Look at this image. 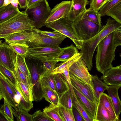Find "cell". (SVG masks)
Listing matches in <instances>:
<instances>
[{"label":"cell","mask_w":121,"mask_h":121,"mask_svg":"<svg viewBox=\"0 0 121 121\" xmlns=\"http://www.w3.org/2000/svg\"><path fill=\"white\" fill-rule=\"evenodd\" d=\"M13 112L17 121H33L32 115L27 110L19 108L17 110L13 109Z\"/></svg>","instance_id":"e575fe53"},{"label":"cell","mask_w":121,"mask_h":121,"mask_svg":"<svg viewBox=\"0 0 121 121\" xmlns=\"http://www.w3.org/2000/svg\"><path fill=\"white\" fill-rule=\"evenodd\" d=\"M33 31L30 32L24 31L14 33L4 38L6 43H24L29 42L32 38Z\"/></svg>","instance_id":"d6986e66"},{"label":"cell","mask_w":121,"mask_h":121,"mask_svg":"<svg viewBox=\"0 0 121 121\" xmlns=\"http://www.w3.org/2000/svg\"><path fill=\"white\" fill-rule=\"evenodd\" d=\"M43 112L54 121H63L59 115L58 105L50 104L43 109Z\"/></svg>","instance_id":"f1b7e54d"},{"label":"cell","mask_w":121,"mask_h":121,"mask_svg":"<svg viewBox=\"0 0 121 121\" xmlns=\"http://www.w3.org/2000/svg\"><path fill=\"white\" fill-rule=\"evenodd\" d=\"M99 101L103 105L113 121H121L117 117L113 105L109 95L103 92L100 95Z\"/></svg>","instance_id":"603a6c76"},{"label":"cell","mask_w":121,"mask_h":121,"mask_svg":"<svg viewBox=\"0 0 121 121\" xmlns=\"http://www.w3.org/2000/svg\"><path fill=\"white\" fill-rule=\"evenodd\" d=\"M4 0H0V8L2 7L3 5Z\"/></svg>","instance_id":"db71d44e"},{"label":"cell","mask_w":121,"mask_h":121,"mask_svg":"<svg viewBox=\"0 0 121 121\" xmlns=\"http://www.w3.org/2000/svg\"><path fill=\"white\" fill-rule=\"evenodd\" d=\"M121 2V0H110L103 5L98 12L101 16L106 15L108 11Z\"/></svg>","instance_id":"ee69618b"},{"label":"cell","mask_w":121,"mask_h":121,"mask_svg":"<svg viewBox=\"0 0 121 121\" xmlns=\"http://www.w3.org/2000/svg\"><path fill=\"white\" fill-rule=\"evenodd\" d=\"M33 31L48 37L56 39H60L63 38L67 37L66 36L63 35L58 31H49L42 30L38 29L34 27Z\"/></svg>","instance_id":"7bdbcfd3"},{"label":"cell","mask_w":121,"mask_h":121,"mask_svg":"<svg viewBox=\"0 0 121 121\" xmlns=\"http://www.w3.org/2000/svg\"><path fill=\"white\" fill-rule=\"evenodd\" d=\"M87 67L85 62L81 57L69 67V72L92 87L91 75L89 73Z\"/></svg>","instance_id":"7c38bea8"},{"label":"cell","mask_w":121,"mask_h":121,"mask_svg":"<svg viewBox=\"0 0 121 121\" xmlns=\"http://www.w3.org/2000/svg\"><path fill=\"white\" fill-rule=\"evenodd\" d=\"M0 121H8L9 120L4 112L0 108Z\"/></svg>","instance_id":"f907efd6"},{"label":"cell","mask_w":121,"mask_h":121,"mask_svg":"<svg viewBox=\"0 0 121 121\" xmlns=\"http://www.w3.org/2000/svg\"><path fill=\"white\" fill-rule=\"evenodd\" d=\"M58 112L63 121H75L72 109L66 108L59 104Z\"/></svg>","instance_id":"836d02e7"},{"label":"cell","mask_w":121,"mask_h":121,"mask_svg":"<svg viewBox=\"0 0 121 121\" xmlns=\"http://www.w3.org/2000/svg\"><path fill=\"white\" fill-rule=\"evenodd\" d=\"M72 5L68 18L73 22L78 18L86 9L87 0H72Z\"/></svg>","instance_id":"2e32d148"},{"label":"cell","mask_w":121,"mask_h":121,"mask_svg":"<svg viewBox=\"0 0 121 121\" xmlns=\"http://www.w3.org/2000/svg\"><path fill=\"white\" fill-rule=\"evenodd\" d=\"M20 9L26 8L27 6V0H18Z\"/></svg>","instance_id":"681fc988"},{"label":"cell","mask_w":121,"mask_h":121,"mask_svg":"<svg viewBox=\"0 0 121 121\" xmlns=\"http://www.w3.org/2000/svg\"><path fill=\"white\" fill-rule=\"evenodd\" d=\"M41 81L42 87L48 86L56 91L53 81V74L49 72H47L42 74Z\"/></svg>","instance_id":"8d00e7d4"},{"label":"cell","mask_w":121,"mask_h":121,"mask_svg":"<svg viewBox=\"0 0 121 121\" xmlns=\"http://www.w3.org/2000/svg\"><path fill=\"white\" fill-rule=\"evenodd\" d=\"M94 121H113L104 107L99 101Z\"/></svg>","instance_id":"83f0119b"},{"label":"cell","mask_w":121,"mask_h":121,"mask_svg":"<svg viewBox=\"0 0 121 121\" xmlns=\"http://www.w3.org/2000/svg\"><path fill=\"white\" fill-rule=\"evenodd\" d=\"M25 58L24 57L17 54V65L21 71L31 81V74L26 63Z\"/></svg>","instance_id":"1f68e13d"},{"label":"cell","mask_w":121,"mask_h":121,"mask_svg":"<svg viewBox=\"0 0 121 121\" xmlns=\"http://www.w3.org/2000/svg\"><path fill=\"white\" fill-rule=\"evenodd\" d=\"M72 109L75 121H85L80 112L73 106Z\"/></svg>","instance_id":"c3c4849f"},{"label":"cell","mask_w":121,"mask_h":121,"mask_svg":"<svg viewBox=\"0 0 121 121\" xmlns=\"http://www.w3.org/2000/svg\"><path fill=\"white\" fill-rule=\"evenodd\" d=\"M34 22L23 11L0 23V38H4L13 33L24 31H32Z\"/></svg>","instance_id":"3957f363"},{"label":"cell","mask_w":121,"mask_h":121,"mask_svg":"<svg viewBox=\"0 0 121 121\" xmlns=\"http://www.w3.org/2000/svg\"><path fill=\"white\" fill-rule=\"evenodd\" d=\"M67 81L69 87V91L71 97L73 106L80 112L85 121H94V119L90 116L85 107L77 98L70 80H67Z\"/></svg>","instance_id":"ac0fdd59"},{"label":"cell","mask_w":121,"mask_h":121,"mask_svg":"<svg viewBox=\"0 0 121 121\" xmlns=\"http://www.w3.org/2000/svg\"><path fill=\"white\" fill-rule=\"evenodd\" d=\"M69 73L71 83L75 86L80 92L89 100L97 103L95 99L94 90L92 86L75 75Z\"/></svg>","instance_id":"5bb4252c"},{"label":"cell","mask_w":121,"mask_h":121,"mask_svg":"<svg viewBox=\"0 0 121 121\" xmlns=\"http://www.w3.org/2000/svg\"><path fill=\"white\" fill-rule=\"evenodd\" d=\"M59 47H33L28 48L27 57L30 58L42 61L52 60L59 55L61 51Z\"/></svg>","instance_id":"ba28073f"},{"label":"cell","mask_w":121,"mask_h":121,"mask_svg":"<svg viewBox=\"0 0 121 121\" xmlns=\"http://www.w3.org/2000/svg\"><path fill=\"white\" fill-rule=\"evenodd\" d=\"M33 121H53V120L47 116L43 111H37L32 115Z\"/></svg>","instance_id":"bcb514c9"},{"label":"cell","mask_w":121,"mask_h":121,"mask_svg":"<svg viewBox=\"0 0 121 121\" xmlns=\"http://www.w3.org/2000/svg\"><path fill=\"white\" fill-rule=\"evenodd\" d=\"M4 99V103L1 105L0 108L4 112L9 121H14L13 111V108L5 98Z\"/></svg>","instance_id":"b9f144b4"},{"label":"cell","mask_w":121,"mask_h":121,"mask_svg":"<svg viewBox=\"0 0 121 121\" xmlns=\"http://www.w3.org/2000/svg\"><path fill=\"white\" fill-rule=\"evenodd\" d=\"M33 37L27 43L33 47H59L60 44L66 38L56 39L32 31Z\"/></svg>","instance_id":"8fae6325"},{"label":"cell","mask_w":121,"mask_h":121,"mask_svg":"<svg viewBox=\"0 0 121 121\" xmlns=\"http://www.w3.org/2000/svg\"><path fill=\"white\" fill-rule=\"evenodd\" d=\"M71 84L77 98L85 107L90 116L94 119V121L97 103L89 100L80 92L75 86L71 83Z\"/></svg>","instance_id":"e0dca14e"},{"label":"cell","mask_w":121,"mask_h":121,"mask_svg":"<svg viewBox=\"0 0 121 121\" xmlns=\"http://www.w3.org/2000/svg\"><path fill=\"white\" fill-rule=\"evenodd\" d=\"M13 0H4L3 4L2 6H7L11 4Z\"/></svg>","instance_id":"f5cc1de1"},{"label":"cell","mask_w":121,"mask_h":121,"mask_svg":"<svg viewBox=\"0 0 121 121\" xmlns=\"http://www.w3.org/2000/svg\"><path fill=\"white\" fill-rule=\"evenodd\" d=\"M106 15L112 17L116 21L121 24V2L108 11Z\"/></svg>","instance_id":"d590c367"},{"label":"cell","mask_w":121,"mask_h":121,"mask_svg":"<svg viewBox=\"0 0 121 121\" xmlns=\"http://www.w3.org/2000/svg\"><path fill=\"white\" fill-rule=\"evenodd\" d=\"M81 16L82 17L102 26L101 18V16L98 12H96L89 8L86 9Z\"/></svg>","instance_id":"4dcf8cb0"},{"label":"cell","mask_w":121,"mask_h":121,"mask_svg":"<svg viewBox=\"0 0 121 121\" xmlns=\"http://www.w3.org/2000/svg\"><path fill=\"white\" fill-rule=\"evenodd\" d=\"M121 85L108 86L107 89L114 108L117 118L119 120L121 112V102L119 96L118 91Z\"/></svg>","instance_id":"ffe728a7"},{"label":"cell","mask_w":121,"mask_h":121,"mask_svg":"<svg viewBox=\"0 0 121 121\" xmlns=\"http://www.w3.org/2000/svg\"><path fill=\"white\" fill-rule=\"evenodd\" d=\"M91 77L94 96L96 101L98 103L100 95L106 90L108 86L102 81L97 75H91Z\"/></svg>","instance_id":"7402d4cb"},{"label":"cell","mask_w":121,"mask_h":121,"mask_svg":"<svg viewBox=\"0 0 121 121\" xmlns=\"http://www.w3.org/2000/svg\"><path fill=\"white\" fill-rule=\"evenodd\" d=\"M107 2V0H91L89 8L96 12H98Z\"/></svg>","instance_id":"7dc6e473"},{"label":"cell","mask_w":121,"mask_h":121,"mask_svg":"<svg viewBox=\"0 0 121 121\" xmlns=\"http://www.w3.org/2000/svg\"><path fill=\"white\" fill-rule=\"evenodd\" d=\"M43 97L51 104L57 105L59 103V97L56 92L48 86L42 87Z\"/></svg>","instance_id":"4316f807"},{"label":"cell","mask_w":121,"mask_h":121,"mask_svg":"<svg viewBox=\"0 0 121 121\" xmlns=\"http://www.w3.org/2000/svg\"><path fill=\"white\" fill-rule=\"evenodd\" d=\"M59 104L66 108L72 109L73 105L69 90L65 92L60 96Z\"/></svg>","instance_id":"74e56055"},{"label":"cell","mask_w":121,"mask_h":121,"mask_svg":"<svg viewBox=\"0 0 121 121\" xmlns=\"http://www.w3.org/2000/svg\"><path fill=\"white\" fill-rule=\"evenodd\" d=\"M100 78L109 86L121 85V65L112 66Z\"/></svg>","instance_id":"9a60e30c"},{"label":"cell","mask_w":121,"mask_h":121,"mask_svg":"<svg viewBox=\"0 0 121 121\" xmlns=\"http://www.w3.org/2000/svg\"><path fill=\"white\" fill-rule=\"evenodd\" d=\"M41 62L42 64V74L47 72H49L54 69L57 62L54 60H45Z\"/></svg>","instance_id":"f6af8a7d"},{"label":"cell","mask_w":121,"mask_h":121,"mask_svg":"<svg viewBox=\"0 0 121 121\" xmlns=\"http://www.w3.org/2000/svg\"><path fill=\"white\" fill-rule=\"evenodd\" d=\"M3 98V97L0 90V101Z\"/></svg>","instance_id":"11a10c76"},{"label":"cell","mask_w":121,"mask_h":121,"mask_svg":"<svg viewBox=\"0 0 121 121\" xmlns=\"http://www.w3.org/2000/svg\"><path fill=\"white\" fill-rule=\"evenodd\" d=\"M42 0H27L26 8L29 7L31 5Z\"/></svg>","instance_id":"816d5d0a"},{"label":"cell","mask_w":121,"mask_h":121,"mask_svg":"<svg viewBox=\"0 0 121 121\" xmlns=\"http://www.w3.org/2000/svg\"><path fill=\"white\" fill-rule=\"evenodd\" d=\"M51 9L47 0H42L26 8L24 11L34 22L35 27L39 29L45 26Z\"/></svg>","instance_id":"277c9868"},{"label":"cell","mask_w":121,"mask_h":121,"mask_svg":"<svg viewBox=\"0 0 121 121\" xmlns=\"http://www.w3.org/2000/svg\"><path fill=\"white\" fill-rule=\"evenodd\" d=\"M31 61L28 67L31 76L32 94L34 101H40L43 97L41 77L42 72V64Z\"/></svg>","instance_id":"52a82bcc"},{"label":"cell","mask_w":121,"mask_h":121,"mask_svg":"<svg viewBox=\"0 0 121 121\" xmlns=\"http://www.w3.org/2000/svg\"><path fill=\"white\" fill-rule=\"evenodd\" d=\"M1 38H0V44L2 43V40H0Z\"/></svg>","instance_id":"9f6ffc18"},{"label":"cell","mask_w":121,"mask_h":121,"mask_svg":"<svg viewBox=\"0 0 121 121\" xmlns=\"http://www.w3.org/2000/svg\"><path fill=\"white\" fill-rule=\"evenodd\" d=\"M72 5L70 1H62L51 10L45 24L51 22L63 17H68Z\"/></svg>","instance_id":"4fadbf2b"},{"label":"cell","mask_w":121,"mask_h":121,"mask_svg":"<svg viewBox=\"0 0 121 121\" xmlns=\"http://www.w3.org/2000/svg\"><path fill=\"white\" fill-rule=\"evenodd\" d=\"M9 82L12 85L16 92H17L20 96V102L19 104V107L28 111H30L33 107V104L32 102L26 101L19 91L16 86L11 82Z\"/></svg>","instance_id":"f35d334b"},{"label":"cell","mask_w":121,"mask_h":121,"mask_svg":"<svg viewBox=\"0 0 121 121\" xmlns=\"http://www.w3.org/2000/svg\"><path fill=\"white\" fill-rule=\"evenodd\" d=\"M20 11L11 4L0 8V23L16 15Z\"/></svg>","instance_id":"d4e9b609"},{"label":"cell","mask_w":121,"mask_h":121,"mask_svg":"<svg viewBox=\"0 0 121 121\" xmlns=\"http://www.w3.org/2000/svg\"><path fill=\"white\" fill-rule=\"evenodd\" d=\"M121 45V28L111 32L98 44L95 56L96 68L103 75L112 66L117 47Z\"/></svg>","instance_id":"6da1fadb"},{"label":"cell","mask_w":121,"mask_h":121,"mask_svg":"<svg viewBox=\"0 0 121 121\" xmlns=\"http://www.w3.org/2000/svg\"><path fill=\"white\" fill-rule=\"evenodd\" d=\"M53 78L55 90L59 98L62 94L69 90V85L63 73L53 74Z\"/></svg>","instance_id":"44dd1931"},{"label":"cell","mask_w":121,"mask_h":121,"mask_svg":"<svg viewBox=\"0 0 121 121\" xmlns=\"http://www.w3.org/2000/svg\"><path fill=\"white\" fill-rule=\"evenodd\" d=\"M78 52L76 47L71 44L61 48V51L54 60L57 62L59 61H65Z\"/></svg>","instance_id":"cb8c5ba5"},{"label":"cell","mask_w":121,"mask_h":121,"mask_svg":"<svg viewBox=\"0 0 121 121\" xmlns=\"http://www.w3.org/2000/svg\"><path fill=\"white\" fill-rule=\"evenodd\" d=\"M17 54L27 57V53L29 46L27 43H11L9 45Z\"/></svg>","instance_id":"d6a6232c"},{"label":"cell","mask_w":121,"mask_h":121,"mask_svg":"<svg viewBox=\"0 0 121 121\" xmlns=\"http://www.w3.org/2000/svg\"><path fill=\"white\" fill-rule=\"evenodd\" d=\"M81 15L73 22L72 25L79 38L83 41L97 35L101 31L102 26L82 17Z\"/></svg>","instance_id":"5b68a950"},{"label":"cell","mask_w":121,"mask_h":121,"mask_svg":"<svg viewBox=\"0 0 121 121\" xmlns=\"http://www.w3.org/2000/svg\"><path fill=\"white\" fill-rule=\"evenodd\" d=\"M17 88L27 101H34L32 90L27 85L20 82H17Z\"/></svg>","instance_id":"f546056e"},{"label":"cell","mask_w":121,"mask_h":121,"mask_svg":"<svg viewBox=\"0 0 121 121\" xmlns=\"http://www.w3.org/2000/svg\"><path fill=\"white\" fill-rule=\"evenodd\" d=\"M13 72L17 82H21L27 85L32 90L31 81L21 71L17 65Z\"/></svg>","instance_id":"60d3db41"},{"label":"cell","mask_w":121,"mask_h":121,"mask_svg":"<svg viewBox=\"0 0 121 121\" xmlns=\"http://www.w3.org/2000/svg\"><path fill=\"white\" fill-rule=\"evenodd\" d=\"M0 73L9 82L17 86V82L13 71L0 64Z\"/></svg>","instance_id":"ab89813d"},{"label":"cell","mask_w":121,"mask_h":121,"mask_svg":"<svg viewBox=\"0 0 121 121\" xmlns=\"http://www.w3.org/2000/svg\"><path fill=\"white\" fill-rule=\"evenodd\" d=\"M0 90L5 98L14 109L20 108V96L9 82L0 73Z\"/></svg>","instance_id":"9c48e42d"},{"label":"cell","mask_w":121,"mask_h":121,"mask_svg":"<svg viewBox=\"0 0 121 121\" xmlns=\"http://www.w3.org/2000/svg\"><path fill=\"white\" fill-rule=\"evenodd\" d=\"M82 55L80 52H78L67 61L57 64L55 69L49 72L53 74L63 73L65 69L69 68L72 63L81 57Z\"/></svg>","instance_id":"484cf974"},{"label":"cell","mask_w":121,"mask_h":121,"mask_svg":"<svg viewBox=\"0 0 121 121\" xmlns=\"http://www.w3.org/2000/svg\"><path fill=\"white\" fill-rule=\"evenodd\" d=\"M110 0H107V2H108V1H109Z\"/></svg>","instance_id":"6f0895ef"},{"label":"cell","mask_w":121,"mask_h":121,"mask_svg":"<svg viewBox=\"0 0 121 121\" xmlns=\"http://www.w3.org/2000/svg\"><path fill=\"white\" fill-rule=\"evenodd\" d=\"M73 22L68 17H63L52 22L45 24L46 27L59 32L68 37L73 42L78 49L80 50L83 41L78 37L72 25Z\"/></svg>","instance_id":"8992f818"},{"label":"cell","mask_w":121,"mask_h":121,"mask_svg":"<svg viewBox=\"0 0 121 121\" xmlns=\"http://www.w3.org/2000/svg\"><path fill=\"white\" fill-rule=\"evenodd\" d=\"M121 28V24L113 19L109 18L106 25L97 35L92 38L83 41L80 52L82 54L81 58L90 71L93 67V57L99 43L105 37L113 31Z\"/></svg>","instance_id":"7a4b0ae2"},{"label":"cell","mask_w":121,"mask_h":121,"mask_svg":"<svg viewBox=\"0 0 121 121\" xmlns=\"http://www.w3.org/2000/svg\"><path fill=\"white\" fill-rule=\"evenodd\" d=\"M17 55L6 42L0 44V64L13 72L17 66Z\"/></svg>","instance_id":"30bf717a"}]
</instances>
